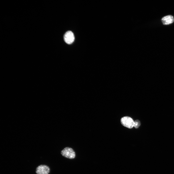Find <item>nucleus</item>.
<instances>
[{"mask_svg":"<svg viewBox=\"0 0 174 174\" xmlns=\"http://www.w3.org/2000/svg\"><path fill=\"white\" fill-rule=\"evenodd\" d=\"M62 155L65 157L71 159L74 158L75 157V152L71 148L66 147L61 152Z\"/></svg>","mask_w":174,"mask_h":174,"instance_id":"1","label":"nucleus"},{"mask_svg":"<svg viewBox=\"0 0 174 174\" xmlns=\"http://www.w3.org/2000/svg\"><path fill=\"white\" fill-rule=\"evenodd\" d=\"M121 122L123 125L128 128L131 129L134 126V121L130 117H123L121 118Z\"/></svg>","mask_w":174,"mask_h":174,"instance_id":"2","label":"nucleus"},{"mask_svg":"<svg viewBox=\"0 0 174 174\" xmlns=\"http://www.w3.org/2000/svg\"><path fill=\"white\" fill-rule=\"evenodd\" d=\"M64 39L65 42L67 44H72L74 40L73 33L70 31H67L64 35Z\"/></svg>","mask_w":174,"mask_h":174,"instance_id":"3","label":"nucleus"},{"mask_svg":"<svg viewBox=\"0 0 174 174\" xmlns=\"http://www.w3.org/2000/svg\"><path fill=\"white\" fill-rule=\"evenodd\" d=\"M50 172L49 167L45 165H41L38 166L36 171L37 174H48Z\"/></svg>","mask_w":174,"mask_h":174,"instance_id":"4","label":"nucleus"},{"mask_svg":"<svg viewBox=\"0 0 174 174\" xmlns=\"http://www.w3.org/2000/svg\"><path fill=\"white\" fill-rule=\"evenodd\" d=\"M161 21L164 25H168L173 22L174 19L172 16L169 15L163 17Z\"/></svg>","mask_w":174,"mask_h":174,"instance_id":"5","label":"nucleus"},{"mask_svg":"<svg viewBox=\"0 0 174 174\" xmlns=\"http://www.w3.org/2000/svg\"><path fill=\"white\" fill-rule=\"evenodd\" d=\"M140 121L138 120H136L134 121V127L136 128H137L140 126Z\"/></svg>","mask_w":174,"mask_h":174,"instance_id":"6","label":"nucleus"}]
</instances>
